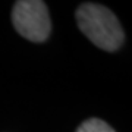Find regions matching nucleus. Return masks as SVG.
<instances>
[{
    "mask_svg": "<svg viewBox=\"0 0 132 132\" xmlns=\"http://www.w3.org/2000/svg\"><path fill=\"white\" fill-rule=\"evenodd\" d=\"M76 24L79 29L106 52L118 50L123 43V29L113 12L101 5L84 3L76 10Z\"/></svg>",
    "mask_w": 132,
    "mask_h": 132,
    "instance_id": "nucleus-1",
    "label": "nucleus"
},
{
    "mask_svg": "<svg viewBox=\"0 0 132 132\" xmlns=\"http://www.w3.org/2000/svg\"><path fill=\"white\" fill-rule=\"evenodd\" d=\"M12 22L22 37L35 43L47 40L52 29L47 6L40 0L16 2L12 10Z\"/></svg>",
    "mask_w": 132,
    "mask_h": 132,
    "instance_id": "nucleus-2",
    "label": "nucleus"
},
{
    "mask_svg": "<svg viewBox=\"0 0 132 132\" xmlns=\"http://www.w3.org/2000/svg\"><path fill=\"white\" fill-rule=\"evenodd\" d=\"M76 132H114V129L100 119H88L81 123Z\"/></svg>",
    "mask_w": 132,
    "mask_h": 132,
    "instance_id": "nucleus-3",
    "label": "nucleus"
}]
</instances>
